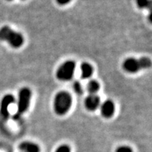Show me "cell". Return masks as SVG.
I'll return each mask as SVG.
<instances>
[{"label": "cell", "instance_id": "5b68a950", "mask_svg": "<svg viewBox=\"0 0 152 152\" xmlns=\"http://www.w3.org/2000/svg\"><path fill=\"white\" fill-rule=\"evenodd\" d=\"M76 68V63L73 60L66 61L58 66L56 71V78L60 81H69L73 78Z\"/></svg>", "mask_w": 152, "mask_h": 152}, {"label": "cell", "instance_id": "7a4b0ae2", "mask_svg": "<svg viewBox=\"0 0 152 152\" xmlns=\"http://www.w3.org/2000/svg\"><path fill=\"white\" fill-rule=\"evenodd\" d=\"M151 66V58L147 56L135 58L133 57L126 58L123 62L122 68L125 72L134 74L142 70L148 69Z\"/></svg>", "mask_w": 152, "mask_h": 152}, {"label": "cell", "instance_id": "ba28073f", "mask_svg": "<svg viewBox=\"0 0 152 152\" xmlns=\"http://www.w3.org/2000/svg\"><path fill=\"white\" fill-rule=\"evenodd\" d=\"M15 97L12 94H7L4 96L0 106V112L4 118H7L9 115V106L15 102Z\"/></svg>", "mask_w": 152, "mask_h": 152}, {"label": "cell", "instance_id": "8992f818", "mask_svg": "<svg viewBox=\"0 0 152 152\" xmlns=\"http://www.w3.org/2000/svg\"><path fill=\"white\" fill-rule=\"evenodd\" d=\"M100 111L102 115L106 118H110L113 115L115 111V106L113 101L107 99L100 105Z\"/></svg>", "mask_w": 152, "mask_h": 152}, {"label": "cell", "instance_id": "9a60e30c", "mask_svg": "<svg viewBox=\"0 0 152 152\" xmlns=\"http://www.w3.org/2000/svg\"><path fill=\"white\" fill-rule=\"evenodd\" d=\"M115 152H133L132 148L128 146H121L118 147Z\"/></svg>", "mask_w": 152, "mask_h": 152}, {"label": "cell", "instance_id": "7c38bea8", "mask_svg": "<svg viewBox=\"0 0 152 152\" xmlns=\"http://www.w3.org/2000/svg\"><path fill=\"white\" fill-rule=\"evenodd\" d=\"M137 5L140 9H149L151 6V0H136Z\"/></svg>", "mask_w": 152, "mask_h": 152}, {"label": "cell", "instance_id": "4fadbf2b", "mask_svg": "<svg viewBox=\"0 0 152 152\" xmlns=\"http://www.w3.org/2000/svg\"><path fill=\"white\" fill-rule=\"evenodd\" d=\"M73 87L74 90H75V92L77 93V94H83V87H82V85L80 82H75V83L73 84Z\"/></svg>", "mask_w": 152, "mask_h": 152}, {"label": "cell", "instance_id": "3957f363", "mask_svg": "<svg viewBox=\"0 0 152 152\" xmlns=\"http://www.w3.org/2000/svg\"><path fill=\"white\" fill-rule=\"evenodd\" d=\"M0 39L7 42L14 49L20 48L24 43V37L22 34L7 26L0 28Z\"/></svg>", "mask_w": 152, "mask_h": 152}, {"label": "cell", "instance_id": "9c48e42d", "mask_svg": "<svg viewBox=\"0 0 152 152\" xmlns=\"http://www.w3.org/2000/svg\"><path fill=\"white\" fill-rule=\"evenodd\" d=\"M19 149L23 152H39L40 149L37 144L34 142L25 141L19 145Z\"/></svg>", "mask_w": 152, "mask_h": 152}, {"label": "cell", "instance_id": "5bb4252c", "mask_svg": "<svg viewBox=\"0 0 152 152\" xmlns=\"http://www.w3.org/2000/svg\"><path fill=\"white\" fill-rule=\"evenodd\" d=\"M55 152H71V148L67 144H62L57 148Z\"/></svg>", "mask_w": 152, "mask_h": 152}, {"label": "cell", "instance_id": "30bf717a", "mask_svg": "<svg viewBox=\"0 0 152 152\" xmlns=\"http://www.w3.org/2000/svg\"><path fill=\"white\" fill-rule=\"evenodd\" d=\"M81 77L83 79H89L92 77L94 73L93 66L89 63L85 62L80 66Z\"/></svg>", "mask_w": 152, "mask_h": 152}, {"label": "cell", "instance_id": "8fae6325", "mask_svg": "<svg viewBox=\"0 0 152 152\" xmlns=\"http://www.w3.org/2000/svg\"><path fill=\"white\" fill-rule=\"evenodd\" d=\"M87 88L90 94H96V93L99 92L100 89V84L98 81L92 80L87 83Z\"/></svg>", "mask_w": 152, "mask_h": 152}, {"label": "cell", "instance_id": "2e32d148", "mask_svg": "<svg viewBox=\"0 0 152 152\" xmlns=\"http://www.w3.org/2000/svg\"><path fill=\"white\" fill-rule=\"evenodd\" d=\"M56 1L58 4L64 6V5L68 4H69L71 1V0H56Z\"/></svg>", "mask_w": 152, "mask_h": 152}, {"label": "cell", "instance_id": "e0dca14e", "mask_svg": "<svg viewBox=\"0 0 152 152\" xmlns=\"http://www.w3.org/2000/svg\"><path fill=\"white\" fill-rule=\"evenodd\" d=\"M7 1H13V0H7Z\"/></svg>", "mask_w": 152, "mask_h": 152}, {"label": "cell", "instance_id": "277c9868", "mask_svg": "<svg viewBox=\"0 0 152 152\" xmlns=\"http://www.w3.org/2000/svg\"><path fill=\"white\" fill-rule=\"evenodd\" d=\"M32 98V92L30 88L24 87L18 92L17 101V111L14 115L15 119H18L29 109Z\"/></svg>", "mask_w": 152, "mask_h": 152}, {"label": "cell", "instance_id": "6da1fadb", "mask_svg": "<svg viewBox=\"0 0 152 152\" xmlns=\"http://www.w3.org/2000/svg\"><path fill=\"white\" fill-rule=\"evenodd\" d=\"M73 99L71 94L66 91H60L55 95L53 106L55 113L58 115H64L71 109Z\"/></svg>", "mask_w": 152, "mask_h": 152}, {"label": "cell", "instance_id": "52a82bcc", "mask_svg": "<svg viewBox=\"0 0 152 152\" xmlns=\"http://www.w3.org/2000/svg\"><path fill=\"white\" fill-rule=\"evenodd\" d=\"M101 105V100L97 94H89L85 99V106L89 111L97 110Z\"/></svg>", "mask_w": 152, "mask_h": 152}]
</instances>
